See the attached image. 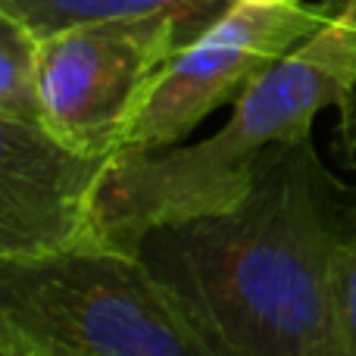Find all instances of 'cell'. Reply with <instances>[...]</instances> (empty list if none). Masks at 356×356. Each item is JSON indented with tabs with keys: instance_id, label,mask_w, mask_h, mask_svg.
Wrapping results in <instances>:
<instances>
[{
	"instance_id": "obj_6",
	"label": "cell",
	"mask_w": 356,
	"mask_h": 356,
	"mask_svg": "<svg viewBox=\"0 0 356 356\" xmlns=\"http://www.w3.org/2000/svg\"><path fill=\"white\" fill-rule=\"evenodd\" d=\"M110 160L66 147L38 122L0 119V263L100 244L94 203Z\"/></svg>"
},
{
	"instance_id": "obj_7",
	"label": "cell",
	"mask_w": 356,
	"mask_h": 356,
	"mask_svg": "<svg viewBox=\"0 0 356 356\" xmlns=\"http://www.w3.org/2000/svg\"><path fill=\"white\" fill-rule=\"evenodd\" d=\"M234 0H0V16L44 41L56 31L116 19H169L191 44L216 25Z\"/></svg>"
},
{
	"instance_id": "obj_1",
	"label": "cell",
	"mask_w": 356,
	"mask_h": 356,
	"mask_svg": "<svg viewBox=\"0 0 356 356\" xmlns=\"http://www.w3.org/2000/svg\"><path fill=\"white\" fill-rule=\"evenodd\" d=\"M350 209L309 131L272 147L238 203L154 228L135 257L213 356H341Z\"/></svg>"
},
{
	"instance_id": "obj_5",
	"label": "cell",
	"mask_w": 356,
	"mask_h": 356,
	"mask_svg": "<svg viewBox=\"0 0 356 356\" xmlns=\"http://www.w3.org/2000/svg\"><path fill=\"white\" fill-rule=\"evenodd\" d=\"M328 16L322 3L250 6L234 0L219 22L175 50L150 79L119 154L178 147L209 113L234 104L250 81L319 31Z\"/></svg>"
},
{
	"instance_id": "obj_12",
	"label": "cell",
	"mask_w": 356,
	"mask_h": 356,
	"mask_svg": "<svg viewBox=\"0 0 356 356\" xmlns=\"http://www.w3.org/2000/svg\"><path fill=\"white\" fill-rule=\"evenodd\" d=\"M328 13H356V0H319Z\"/></svg>"
},
{
	"instance_id": "obj_2",
	"label": "cell",
	"mask_w": 356,
	"mask_h": 356,
	"mask_svg": "<svg viewBox=\"0 0 356 356\" xmlns=\"http://www.w3.org/2000/svg\"><path fill=\"white\" fill-rule=\"evenodd\" d=\"M356 81V13H332L319 31L238 94L225 125L194 144L116 154L94 203L97 241L135 257L147 232L238 203L272 147L313 131Z\"/></svg>"
},
{
	"instance_id": "obj_3",
	"label": "cell",
	"mask_w": 356,
	"mask_h": 356,
	"mask_svg": "<svg viewBox=\"0 0 356 356\" xmlns=\"http://www.w3.org/2000/svg\"><path fill=\"white\" fill-rule=\"evenodd\" d=\"M0 319L56 356H213L147 266L106 244L0 263Z\"/></svg>"
},
{
	"instance_id": "obj_4",
	"label": "cell",
	"mask_w": 356,
	"mask_h": 356,
	"mask_svg": "<svg viewBox=\"0 0 356 356\" xmlns=\"http://www.w3.org/2000/svg\"><path fill=\"white\" fill-rule=\"evenodd\" d=\"M169 19L88 22L44 38L38 97L44 129L88 156H116L160 66L181 50Z\"/></svg>"
},
{
	"instance_id": "obj_11",
	"label": "cell",
	"mask_w": 356,
	"mask_h": 356,
	"mask_svg": "<svg viewBox=\"0 0 356 356\" xmlns=\"http://www.w3.org/2000/svg\"><path fill=\"white\" fill-rule=\"evenodd\" d=\"M0 356H56L50 347H44L41 341H35L31 334H25L22 328H16L13 322L0 319Z\"/></svg>"
},
{
	"instance_id": "obj_10",
	"label": "cell",
	"mask_w": 356,
	"mask_h": 356,
	"mask_svg": "<svg viewBox=\"0 0 356 356\" xmlns=\"http://www.w3.org/2000/svg\"><path fill=\"white\" fill-rule=\"evenodd\" d=\"M338 147L341 160L356 172V81L338 106Z\"/></svg>"
},
{
	"instance_id": "obj_13",
	"label": "cell",
	"mask_w": 356,
	"mask_h": 356,
	"mask_svg": "<svg viewBox=\"0 0 356 356\" xmlns=\"http://www.w3.org/2000/svg\"><path fill=\"white\" fill-rule=\"evenodd\" d=\"M241 3H250V6H297L300 0H241Z\"/></svg>"
},
{
	"instance_id": "obj_9",
	"label": "cell",
	"mask_w": 356,
	"mask_h": 356,
	"mask_svg": "<svg viewBox=\"0 0 356 356\" xmlns=\"http://www.w3.org/2000/svg\"><path fill=\"white\" fill-rule=\"evenodd\" d=\"M338 322L341 356H356V207L350 209V232L338 263Z\"/></svg>"
},
{
	"instance_id": "obj_8",
	"label": "cell",
	"mask_w": 356,
	"mask_h": 356,
	"mask_svg": "<svg viewBox=\"0 0 356 356\" xmlns=\"http://www.w3.org/2000/svg\"><path fill=\"white\" fill-rule=\"evenodd\" d=\"M38 41L19 22L0 16V119L38 122L41 97H38Z\"/></svg>"
}]
</instances>
